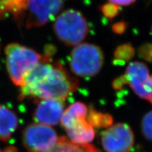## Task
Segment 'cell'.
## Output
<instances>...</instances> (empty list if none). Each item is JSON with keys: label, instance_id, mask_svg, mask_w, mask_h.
<instances>
[{"label": "cell", "instance_id": "15", "mask_svg": "<svg viewBox=\"0 0 152 152\" xmlns=\"http://www.w3.org/2000/svg\"><path fill=\"white\" fill-rule=\"evenodd\" d=\"M87 121L91 126L99 128H107L113 124V118L108 113H100L95 111L92 106L87 115Z\"/></svg>", "mask_w": 152, "mask_h": 152}, {"label": "cell", "instance_id": "3", "mask_svg": "<svg viewBox=\"0 0 152 152\" xmlns=\"http://www.w3.org/2000/svg\"><path fill=\"white\" fill-rule=\"evenodd\" d=\"M53 28L58 39L67 46L80 45L89 33L86 18L74 9H68L58 15Z\"/></svg>", "mask_w": 152, "mask_h": 152}, {"label": "cell", "instance_id": "24", "mask_svg": "<svg viewBox=\"0 0 152 152\" xmlns=\"http://www.w3.org/2000/svg\"><path fill=\"white\" fill-rule=\"evenodd\" d=\"M0 152H2V151H1V150H0Z\"/></svg>", "mask_w": 152, "mask_h": 152}, {"label": "cell", "instance_id": "17", "mask_svg": "<svg viewBox=\"0 0 152 152\" xmlns=\"http://www.w3.org/2000/svg\"><path fill=\"white\" fill-rule=\"evenodd\" d=\"M142 128L145 137L152 141V111L144 115L142 121Z\"/></svg>", "mask_w": 152, "mask_h": 152}, {"label": "cell", "instance_id": "1", "mask_svg": "<svg viewBox=\"0 0 152 152\" xmlns=\"http://www.w3.org/2000/svg\"><path fill=\"white\" fill-rule=\"evenodd\" d=\"M51 58L44 54L42 61L25 77L20 87L22 98L32 96L64 101L77 90L78 81L68 74L60 62L51 63Z\"/></svg>", "mask_w": 152, "mask_h": 152}, {"label": "cell", "instance_id": "2", "mask_svg": "<svg viewBox=\"0 0 152 152\" xmlns=\"http://www.w3.org/2000/svg\"><path fill=\"white\" fill-rule=\"evenodd\" d=\"M6 66L11 81L22 87L24 78L44 59V55L18 43H11L6 47Z\"/></svg>", "mask_w": 152, "mask_h": 152}, {"label": "cell", "instance_id": "10", "mask_svg": "<svg viewBox=\"0 0 152 152\" xmlns=\"http://www.w3.org/2000/svg\"><path fill=\"white\" fill-rule=\"evenodd\" d=\"M16 114L9 108L0 104V140L6 142L18 127Z\"/></svg>", "mask_w": 152, "mask_h": 152}, {"label": "cell", "instance_id": "16", "mask_svg": "<svg viewBox=\"0 0 152 152\" xmlns=\"http://www.w3.org/2000/svg\"><path fill=\"white\" fill-rule=\"evenodd\" d=\"M135 54V49L130 44H124L120 45L115 49L114 52V56L115 59L128 62L132 59Z\"/></svg>", "mask_w": 152, "mask_h": 152}, {"label": "cell", "instance_id": "6", "mask_svg": "<svg viewBox=\"0 0 152 152\" xmlns=\"http://www.w3.org/2000/svg\"><path fill=\"white\" fill-rule=\"evenodd\" d=\"M64 0H29L26 11V27L32 28L44 26L58 14Z\"/></svg>", "mask_w": 152, "mask_h": 152}, {"label": "cell", "instance_id": "9", "mask_svg": "<svg viewBox=\"0 0 152 152\" xmlns=\"http://www.w3.org/2000/svg\"><path fill=\"white\" fill-rule=\"evenodd\" d=\"M64 101L42 99L34 113V119L39 124L56 125L59 123L64 113Z\"/></svg>", "mask_w": 152, "mask_h": 152}, {"label": "cell", "instance_id": "8", "mask_svg": "<svg viewBox=\"0 0 152 152\" xmlns=\"http://www.w3.org/2000/svg\"><path fill=\"white\" fill-rule=\"evenodd\" d=\"M128 84L137 96L152 104V78L144 63H130L125 72Z\"/></svg>", "mask_w": 152, "mask_h": 152}, {"label": "cell", "instance_id": "19", "mask_svg": "<svg viewBox=\"0 0 152 152\" xmlns=\"http://www.w3.org/2000/svg\"><path fill=\"white\" fill-rule=\"evenodd\" d=\"M138 54L141 58L148 62H152V44H145L138 49Z\"/></svg>", "mask_w": 152, "mask_h": 152}, {"label": "cell", "instance_id": "20", "mask_svg": "<svg viewBox=\"0 0 152 152\" xmlns=\"http://www.w3.org/2000/svg\"><path fill=\"white\" fill-rule=\"evenodd\" d=\"M126 84H128V82L126 75L125 74V75L120 76L118 78L114 80L112 86H113L114 90H121L123 88V87Z\"/></svg>", "mask_w": 152, "mask_h": 152}, {"label": "cell", "instance_id": "4", "mask_svg": "<svg viewBox=\"0 0 152 152\" xmlns=\"http://www.w3.org/2000/svg\"><path fill=\"white\" fill-rule=\"evenodd\" d=\"M104 61V54L100 47L92 44H80L72 51L70 67L75 75L90 77L99 73Z\"/></svg>", "mask_w": 152, "mask_h": 152}, {"label": "cell", "instance_id": "5", "mask_svg": "<svg viewBox=\"0 0 152 152\" xmlns=\"http://www.w3.org/2000/svg\"><path fill=\"white\" fill-rule=\"evenodd\" d=\"M54 129L46 125L33 123L23 132V143L29 152H46L52 149L58 141Z\"/></svg>", "mask_w": 152, "mask_h": 152}, {"label": "cell", "instance_id": "26", "mask_svg": "<svg viewBox=\"0 0 152 152\" xmlns=\"http://www.w3.org/2000/svg\"><path fill=\"white\" fill-rule=\"evenodd\" d=\"M0 18H1V17H0Z\"/></svg>", "mask_w": 152, "mask_h": 152}, {"label": "cell", "instance_id": "13", "mask_svg": "<svg viewBox=\"0 0 152 152\" xmlns=\"http://www.w3.org/2000/svg\"><path fill=\"white\" fill-rule=\"evenodd\" d=\"M29 0H0V17L11 14L18 23L25 16Z\"/></svg>", "mask_w": 152, "mask_h": 152}, {"label": "cell", "instance_id": "18", "mask_svg": "<svg viewBox=\"0 0 152 152\" xmlns=\"http://www.w3.org/2000/svg\"><path fill=\"white\" fill-rule=\"evenodd\" d=\"M101 11L106 18H113L118 14L119 6L110 2L105 4L101 7Z\"/></svg>", "mask_w": 152, "mask_h": 152}, {"label": "cell", "instance_id": "7", "mask_svg": "<svg viewBox=\"0 0 152 152\" xmlns=\"http://www.w3.org/2000/svg\"><path fill=\"white\" fill-rule=\"evenodd\" d=\"M102 143L106 152H129L134 144V134L129 125L118 123L103 132Z\"/></svg>", "mask_w": 152, "mask_h": 152}, {"label": "cell", "instance_id": "12", "mask_svg": "<svg viewBox=\"0 0 152 152\" xmlns=\"http://www.w3.org/2000/svg\"><path fill=\"white\" fill-rule=\"evenodd\" d=\"M87 114V108L81 102H75L71 104L63 113L61 123L66 130L71 128L80 121L85 120Z\"/></svg>", "mask_w": 152, "mask_h": 152}, {"label": "cell", "instance_id": "11", "mask_svg": "<svg viewBox=\"0 0 152 152\" xmlns=\"http://www.w3.org/2000/svg\"><path fill=\"white\" fill-rule=\"evenodd\" d=\"M66 130L70 140L73 143L85 144L94 140V131L86 120L80 121Z\"/></svg>", "mask_w": 152, "mask_h": 152}, {"label": "cell", "instance_id": "23", "mask_svg": "<svg viewBox=\"0 0 152 152\" xmlns=\"http://www.w3.org/2000/svg\"><path fill=\"white\" fill-rule=\"evenodd\" d=\"M125 64V62L123 61H121V60L115 59L113 61L114 65H123V64Z\"/></svg>", "mask_w": 152, "mask_h": 152}, {"label": "cell", "instance_id": "14", "mask_svg": "<svg viewBox=\"0 0 152 152\" xmlns=\"http://www.w3.org/2000/svg\"><path fill=\"white\" fill-rule=\"evenodd\" d=\"M46 152H98V151L89 144H77L68 141L64 137H60L56 145Z\"/></svg>", "mask_w": 152, "mask_h": 152}, {"label": "cell", "instance_id": "25", "mask_svg": "<svg viewBox=\"0 0 152 152\" xmlns=\"http://www.w3.org/2000/svg\"><path fill=\"white\" fill-rule=\"evenodd\" d=\"M151 33H152V28H151Z\"/></svg>", "mask_w": 152, "mask_h": 152}, {"label": "cell", "instance_id": "21", "mask_svg": "<svg viewBox=\"0 0 152 152\" xmlns=\"http://www.w3.org/2000/svg\"><path fill=\"white\" fill-rule=\"evenodd\" d=\"M128 25L125 22L121 21L118 22L116 23H114L112 26V30L115 34H118V35H121V34L124 33V32L126 30Z\"/></svg>", "mask_w": 152, "mask_h": 152}, {"label": "cell", "instance_id": "22", "mask_svg": "<svg viewBox=\"0 0 152 152\" xmlns=\"http://www.w3.org/2000/svg\"><path fill=\"white\" fill-rule=\"evenodd\" d=\"M110 3L118 6H128L136 1V0H109Z\"/></svg>", "mask_w": 152, "mask_h": 152}]
</instances>
